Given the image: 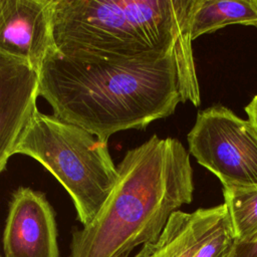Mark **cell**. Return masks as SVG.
I'll return each instance as SVG.
<instances>
[{"label": "cell", "mask_w": 257, "mask_h": 257, "mask_svg": "<svg viewBox=\"0 0 257 257\" xmlns=\"http://www.w3.org/2000/svg\"><path fill=\"white\" fill-rule=\"evenodd\" d=\"M39 96L53 115L106 144L115 133L144 130L184 103L177 59L166 52L102 56L57 51L39 70Z\"/></svg>", "instance_id": "6da1fadb"}, {"label": "cell", "mask_w": 257, "mask_h": 257, "mask_svg": "<svg viewBox=\"0 0 257 257\" xmlns=\"http://www.w3.org/2000/svg\"><path fill=\"white\" fill-rule=\"evenodd\" d=\"M116 168V183L98 213L73 231L70 257H127L193 201L190 154L178 139L154 135L128 150Z\"/></svg>", "instance_id": "7a4b0ae2"}, {"label": "cell", "mask_w": 257, "mask_h": 257, "mask_svg": "<svg viewBox=\"0 0 257 257\" xmlns=\"http://www.w3.org/2000/svg\"><path fill=\"white\" fill-rule=\"evenodd\" d=\"M192 0H54L53 32L59 52L133 56L173 54L184 103H201L190 30Z\"/></svg>", "instance_id": "3957f363"}, {"label": "cell", "mask_w": 257, "mask_h": 257, "mask_svg": "<svg viewBox=\"0 0 257 257\" xmlns=\"http://www.w3.org/2000/svg\"><path fill=\"white\" fill-rule=\"evenodd\" d=\"M15 154L40 163L69 194L78 221L87 225L98 213L116 180L107 144L86 130L37 110Z\"/></svg>", "instance_id": "277c9868"}, {"label": "cell", "mask_w": 257, "mask_h": 257, "mask_svg": "<svg viewBox=\"0 0 257 257\" xmlns=\"http://www.w3.org/2000/svg\"><path fill=\"white\" fill-rule=\"evenodd\" d=\"M187 141L189 154L220 180L223 189L257 188V132L248 119L214 104L197 113Z\"/></svg>", "instance_id": "5b68a950"}, {"label": "cell", "mask_w": 257, "mask_h": 257, "mask_svg": "<svg viewBox=\"0 0 257 257\" xmlns=\"http://www.w3.org/2000/svg\"><path fill=\"white\" fill-rule=\"evenodd\" d=\"M54 0H4L0 12V53L38 72L58 51L53 32Z\"/></svg>", "instance_id": "8992f818"}, {"label": "cell", "mask_w": 257, "mask_h": 257, "mask_svg": "<svg viewBox=\"0 0 257 257\" xmlns=\"http://www.w3.org/2000/svg\"><path fill=\"white\" fill-rule=\"evenodd\" d=\"M2 242L4 257H59L55 214L45 194L29 187L12 193Z\"/></svg>", "instance_id": "52a82bcc"}, {"label": "cell", "mask_w": 257, "mask_h": 257, "mask_svg": "<svg viewBox=\"0 0 257 257\" xmlns=\"http://www.w3.org/2000/svg\"><path fill=\"white\" fill-rule=\"evenodd\" d=\"M39 72L0 53V174L38 110Z\"/></svg>", "instance_id": "ba28073f"}, {"label": "cell", "mask_w": 257, "mask_h": 257, "mask_svg": "<svg viewBox=\"0 0 257 257\" xmlns=\"http://www.w3.org/2000/svg\"><path fill=\"white\" fill-rule=\"evenodd\" d=\"M229 216L226 205L178 210L169 218L157 239L143 245L138 257H193L204 242Z\"/></svg>", "instance_id": "9c48e42d"}, {"label": "cell", "mask_w": 257, "mask_h": 257, "mask_svg": "<svg viewBox=\"0 0 257 257\" xmlns=\"http://www.w3.org/2000/svg\"><path fill=\"white\" fill-rule=\"evenodd\" d=\"M189 23L193 41L229 25L257 27V0H192Z\"/></svg>", "instance_id": "30bf717a"}, {"label": "cell", "mask_w": 257, "mask_h": 257, "mask_svg": "<svg viewBox=\"0 0 257 257\" xmlns=\"http://www.w3.org/2000/svg\"><path fill=\"white\" fill-rule=\"evenodd\" d=\"M222 191L236 242L249 239L257 233V188Z\"/></svg>", "instance_id": "8fae6325"}, {"label": "cell", "mask_w": 257, "mask_h": 257, "mask_svg": "<svg viewBox=\"0 0 257 257\" xmlns=\"http://www.w3.org/2000/svg\"><path fill=\"white\" fill-rule=\"evenodd\" d=\"M235 243L236 238L228 216L193 257H229Z\"/></svg>", "instance_id": "7c38bea8"}, {"label": "cell", "mask_w": 257, "mask_h": 257, "mask_svg": "<svg viewBox=\"0 0 257 257\" xmlns=\"http://www.w3.org/2000/svg\"><path fill=\"white\" fill-rule=\"evenodd\" d=\"M229 257H257V233L247 240L236 242Z\"/></svg>", "instance_id": "4fadbf2b"}, {"label": "cell", "mask_w": 257, "mask_h": 257, "mask_svg": "<svg viewBox=\"0 0 257 257\" xmlns=\"http://www.w3.org/2000/svg\"><path fill=\"white\" fill-rule=\"evenodd\" d=\"M244 109L247 114L249 122L257 132V94L253 96L251 101L245 106Z\"/></svg>", "instance_id": "5bb4252c"}, {"label": "cell", "mask_w": 257, "mask_h": 257, "mask_svg": "<svg viewBox=\"0 0 257 257\" xmlns=\"http://www.w3.org/2000/svg\"><path fill=\"white\" fill-rule=\"evenodd\" d=\"M3 2H4V0H0V12H1V9H2V6H3Z\"/></svg>", "instance_id": "9a60e30c"}, {"label": "cell", "mask_w": 257, "mask_h": 257, "mask_svg": "<svg viewBox=\"0 0 257 257\" xmlns=\"http://www.w3.org/2000/svg\"><path fill=\"white\" fill-rule=\"evenodd\" d=\"M135 257H138V256H137V255H136V256H135Z\"/></svg>", "instance_id": "2e32d148"}, {"label": "cell", "mask_w": 257, "mask_h": 257, "mask_svg": "<svg viewBox=\"0 0 257 257\" xmlns=\"http://www.w3.org/2000/svg\"><path fill=\"white\" fill-rule=\"evenodd\" d=\"M0 257H2V256H1V255H0Z\"/></svg>", "instance_id": "e0dca14e"}]
</instances>
